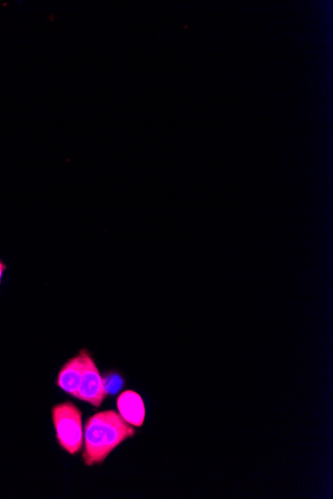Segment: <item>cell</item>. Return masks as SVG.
Instances as JSON below:
<instances>
[{"instance_id":"4","label":"cell","mask_w":333,"mask_h":499,"mask_svg":"<svg viewBox=\"0 0 333 499\" xmlns=\"http://www.w3.org/2000/svg\"><path fill=\"white\" fill-rule=\"evenodd\" d=\"M86 350H81L77 356L68 360L59 374L57 384L63 391L67 392L69 395L77 397L78 391L83 380V375L85 366Z\"/></svg>"},{"instance_id":"7","label":"cell","mask_w":333,"mask_h":499,"mask_svg":"<svg viewBox=\"0 0 333 499\" xmlns=\"http://www.w3.org/2000/svg\"><path fill=\"white\" fill-rule=\"evenodd\" d=\"M6 269H7L6 265L4 263L2 259H0V284H2L3 277Z\"/></svg>"},{"instance_id":"5","label":"cell","mask_w":333,"mask_h":499,"mask_svg":"<svg viewBox=\"0 0 333 499\" xmlns=\"http://www.w3.org/2000/svg\"><path fill=\"white\" fill-rule=\"evenodd\" d=\"M117 408L120 416L123 420L140 428L145 422L146 408L144 400L138 392L134 391H125L120 394L117 400Z\"/></svg>"},{"instance_id":"3","label":"cell","mask_w":333,"mask_h":499,"mask_svg":"<svg viewBox=\"0 0 333 499\" xmlns=\"http://www.w3.org/2000/svg\"><path fill=\"white\" fill-rule=\"evenodd\" d=\"M108 392L91 353L86 350L85 366L77 399L99 408L107 400Z\"/></svg>"},{"instance_id":"1","label":"cell","mask_w":333,"mask_h":499,"mask_svg":"<svg viewBox=\"0 0 333 499\" xmlns=\"http://www.w3.org/2000/svg\"><path fill=\"white\" fill-rule=\"evenodd\" d=\"M135 435L133 425L119 413L109 410L95 414L85 424L83 462L87 466L100 464L126 440Z\"/></svg>"},{"instance_id":"6","label":"cell","mask_w":333,"mask_h":499,"mask_svg":"<svg viewBox=\"0 0 333 499\" xmlns=\"http://www.w3.org/2000/svg\"><path fill=\"white\" fill-rule=\"evenodd\" d=\"M107 378V379L105 381L103 380V382H104V386L105 388H107L108 394L111 392L112 394H114V392H118L122 388V384H123V381H122L121 376L115 374H110V376H108V377Z\"/></svg>"},{"instance_id":"2","label":"cell","mask_w":333,"mask_h":499,"mask_svg":"<svg viewBox=\"0 0 333 499\" xmlns=\"http://www.w3.org/2000/svg\"><path fill=\"white\" fill-rule=\"evenodd\" d=\"M52 421L59 446L70 455L78 454L83 447V412L72 402L52 408Z\"/></svg>"}]
</instances>
